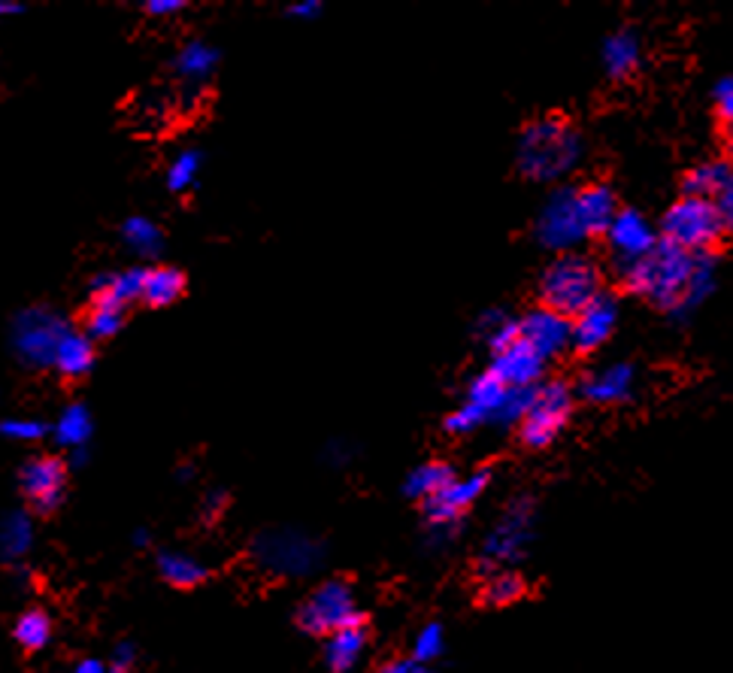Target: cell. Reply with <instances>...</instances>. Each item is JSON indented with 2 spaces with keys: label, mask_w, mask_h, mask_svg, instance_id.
I'll return each mask as SVG.
<instances>
[{
  "label": "cell",
  "mask_w": 733,
  "mask_h": 673,
  "mask_svg": "<svg viewBox=\"0 0 733 673\" xmlns=\"http://www.w3.org/2000/svg\"><path fill=\"white\" fill-rule=\"evenodd\" d=\"M697 258L700 255H688V252L670 246L667 240H661L645 258L621 265V279L640 298H649L652 304L682 313L691 279H695Z\"/></svg>",
  "instance_id": "obj_1"
},
{
  "label": "cell",
  "mask_w": 733,
  "mask_h": 673,
  "mask_svg": "<svg viewBox=\"0 0 733 673\" xmlns=\"http://www.w3.org/2000/svg\"><path fill=\"white\" fill-rule=\"evenodd\" d=\"M579 155H582L579 134L561 116L531 121L519 140V171L539 183L561 179L563 173L577 167Z\"/></svg>",
  "instance_id": "obj_2"
},
{
  "label": "cell",
  "mask_w": 733,
  "mask_h": 673,
  "mask_svg": "<svg viewBox=\"0 0 733 673\" xmlns=\"http://www.w3.org/2000/svg\"><path fill=\"white\" fill-rule=\"evenodd\" d=\"M543 304L561 313V316H579L589 304L601 298V274L591 258L563 252L558 262H551L549 270L539 282Z\"/></svg>",
  "instance_id": "obj_3"
},
{
  "label": "cell",
  "mask_w": 733,
  "mask_h": 673,
  "mask_svg": "<svg viewBox=\"0 0 733 673\" xmlns=\"http://www.w3.org/2000/svg\"><path fill=\"white\" fill-rule=\"evenodd\" d=\"M724 234V222L715 200L685 198L676 200L664 216V240L688 255H707Z\"/></svg>",
  "instance_id": "obj_4"
},
{
  "label": "cell",
  "mask_w": 733,
  "mask_h": 673,
  "mask_svg": "<svg viewBox=\"0 0 733 673\" xmlns=\"http://www.w3.org/2000/svg\"><path fill=\"white\" fill-rule=\"evenodd\" d=\"M361 622L364 616L358 613L352 585H346L342 580L322 582L298 610V625L315 637H330V634L361 625Z\"/></svg>",
  "instance_id": "obj_5"
},
{
  "label": "cell",
  "mask_w": 733,
  "mask_h": 673,
  "mask_svg": "<svg viewBox=\"0 0 733 673\" xmlns=\"http://www.w3.org/2000/svg\"><path fill=\"white\" fill-rule=\"evenodd\" d=\"M67 330L70 325L65 318L46 306L22 310L13 322L15 352L31 368H55V356H58V346L67 337Z\"/></svg>",
  "instance_id": "obj_6"
},
{
  "label": "cell",
  "mask_w": 733,
  "mask_h": 673,
  "mask_svg": "<svg viewBox=\"0 0 733 673\" xmlns=\"http://www.w3.org/2000/svg\"><path fill=\"white\" fill-rule=\"evenodd\" d=\"M573 413V392L570 385L561 380H551L534 388L531 397V407L524 413V419L519 422L522 428V440L527 446L543 449L549 446L555 437L561 434V428Z\"/></svg>",
  "instance_id": "obj_7"
},
{
  "label": "cell",
  "mask_w": 733,
  "mask_h": 673,
  "mask_svg": "<svg viewBox=\"0 0 733 673\" xmlns=\"http://www.w3.org/2000/svg\"><path fill=\"white\" fill-rule=\"evenodd\" d=\"M537 237L543 246H549V250L558 252L573 250V246H579L582 240L589 237L585 222H582V216H579L577 192H573V188H558V192L546 200V207L539 210L537 219Z\"/></svg>",
  "instance_id": "obj_8"
},
{
  "label": "cell",
  "mask_w": 733,
  "mask_h": 673,
  "mask_svg": "<svg viewBox=\"0 0 733 673\" xmlns=\"http://www.w3.org/2000/svg\"><path fill=\"white\" fill-rule=\"evenodd\" d=\"M19 486L22 495L31 503V510L39 515L55 513L67 491V464L55 455H39L22 467L19 474Z\"/></svg>",
  "instance_id": "obj_9"
},
{
  "label": "cell",
  "mask_w": 733,
  "mask_h": 673,
  "mask_svg": "<svg viewBox=\"0 0 733 673\" xmlns=\"http://www.w3.org/2000/svg\"><path fill=\"white\" fill-rule=\"evenodd\" d=\"M531 519H534L531 501H512L507 515L500 519L498 529L491 531V537L485 543V561L491 565L515 561L522 555L524 543L531 541Z\"/></svg>",
  "instance_id": "obj_10"
},
{
  "label": "cell",
  "mask_w": 733,
  "mask_h": 673,
  "mask_svg": "<svg viewBox=\"0 0 733 673\" xmlns=\"http://www.w3.org/2000/svg\"><path fill=\"white\" fill-rule=\"evenodd\" d=\"M606 243L609 250L621 258V265L640 262L658 246V234L652 222L637 210H618L613 224L606 228Z\"/></svg>",
  "instance_id": "obj_11"
},
{
  "label": "cell",
  "mask_w": 733,
  "mask_h": 673,
  "mask_svg": "<svg viewBox=\"0 0 733 673\" xmlns=\"http://www.w3.org/2000/svg\"><path fill=\"white\" fill-rule=\"evenodd\" d=\"M522 340L531 346L543 361H549V358H555L558 352H563L567 346H573V325L567 322V316L555 313L549 306L531 310V313L522 318Z\"/></svg>",
  "instance_id": "obj_12"
},
{
  "label": "cell",
  "mask_w": 733,
  "mask_h": 673,
  "mask_svg": "<svg viewBox=\"0 0 733 673\" xmlns=\"http://www.w3.org/2000/svg\"><path fill=\"white\" fill-rule=\"evenodd\" d=\"M485 486H488V471H479V474L467 476V479H455L449 489L424 501V519L431 525H437V529H445V525L458 522L461 515L476 503V498L482 495Z\"/></svg>",
  "instance_id": "obj_13"
},
{
  "label": "cell",
  "mask_w": 733,
  "mask_h": 673,
  "mask_svg": "<svg viewBox=\"0 0 733 673\" xmlns=\"http://www.w3.org/2000/svg\"><path fill=\"white\" fill-rule=\"evenodd\" d=\"M258 558H261L267 568L282 570V573H301L315 565V546L301 534H267L258 541Z\"/></svg>",
  "instance_id": "obj_14"
},
{
  "label": "cell",
  "mask_w": 733,
  "mask_h": 673,
  "mask_svg": "<svg viewBox=\"0 0 733 673\" xmlns=\"http://www.w3.org/2000/svg\"><path fill=\"white\" fill-rule=\"evenodd\" d=\"M618 322V304L613 298H606L601 294L594 304H589L573 322V349L579 352H594V349H601L609 337H613V330H616Z\"/></svg>",
  "instance_id": "obj_15"
},
{
  "label": "cell",
  "mask_w": 733,
  "mask_h": 673,
  "mask_svg": "<svg viewBox=\"0 0 733 673\" xmlns=\"http://www.w3.org/2000/svg\"><path fill=\"white\" fill-rule=\"evenodd\" d=\"M543 364H546V361H543V358L519 337L510 349H503V352L495 356L491 370H495L510 388H534V383L539 380V373H543Z\"/></svg>",
  "instance_id": "obj_16"
},
{
  "label": "cell",
  "mask_w": 733,
  "mask_h": 673,
  "mask_svg": "<svg viewBox=\"0 0 733 673\" xmlns=\"http://www.w3.org/2000/svg\"><path fill=\"white\" fill-rule=\"evenodd\" d=\"M633 388V368L630 364H606V368L589 373L579 392L594 404H618L625 401Z\"/></svg>",
  "instance_id": "obj_17"
},
{
  "label": "cell",
  "mask_w": 733,
  "mask_h": 673,
  "mask_svg": "<svg viewBox=\"0 0 733 673\" xmlns=\"http://www.w3.org/2000/svg\"><path fill=\"white\" fill-rule=\"evenodd\" d=\"M577 207L582 222H585V231L591 234H606V228L613 224V219L618 216V204L613 188L606 185H585L577 192Z\"/></svg>",
  "instance_id": "obj_18"
},
{
  "label": "cell",
  "mask_w": 733,
  "mask_h": 673,
  "mask_svg": "<svg viewBox=\"0 0 733 673\" xmlns=\"http://www.w3.org/2000/svg\"><path fill=\"white\" fill-rule=\"evenodd\" d=\"M94 344L89 334H79V330H67V337L58 346V356H55V370L61 376L79 380L94 368Z\"/></svg>",
  "instance_id": "obj_19"
},
{
  "label": "cell",
  "mask_w": 733,
  "mask_h": 673,
  "mask_svg": "<svg viewBox=\"0 0 733 673\" xmlns=\"http://www.w3.org/2000/svg\"><path fill=\"white\" fill-rule=\"evenodd\" d=\"M146 267H128L118 274H104L94 279V298H106L116 304L128 306L131 301H143Z\"/></svg>",
  "instance_id": "obj_20"
},
{
  "label": "cell",
  "mask_w": 733,
  "mask_h": 673,
  "mask_svg": "<svg viewBox=\"0 0 733 673\" xmlns=\"http://www.w3.org/2000/svg\"><path fill=\"white\" fill-rule=\"evenodd\" d=\"M364 647H366L364 622H361V625H352V628H342V631L330 634L328 643H325V664H328L334 673L352 671L354 661L361 659Z\"/></svg>",
  "instance_id": "obj_21"
},
{
  "label": "cell",
  "mask_w": 733,
  "mask_h": 673,
  "mask_svg": "<svg viewBox=\"0 0 733 673\" xmlns=\"http://www.w3.org/2000/svg\"><path fill=\"white\" fill-rule=\"evenodd\" d=\"M603 67L609 77L625 80L630 73H637L640 67V40L630 31H618L609 40L603 43Z\"/></svg>",
  "instance_id": "obj_22"
},
{
  "label": "cell",
  "mask_w": 733,
  "mask_h": 673,
  "mask_svg": "<svg viewBox=\"0 0 733 673\" xmlns=\"http://www.w3.org/2000/svg\"><path fill=\"white\" fill-rule=\"evenodd\" d=\"M219 49L210 46V43L203 40H191L185 43L183 53L176 55V73L188 82H203L210 80L212 73H216V67H219Z\"/></svg>",
  "instance_id": "obj_23"
},
{
  "label": "cell",
  "mask_w": 733,
  "mask_h": 673,
  "mask_svg": "<svg viewBox=\"0 0 733 673\" xmlns=\"http://www.w3.org/2000/svg\"><path fill=\"white\" fill-rule=\"evenodd\" d=\"M458 476L455 471L443 462H431V464H421L419 471H412L409 479L404 483V491L409 498H416V501H428L433 495H440L443 489H449L452 483H455Z\"/></svg>",
  "instance_id": "obj_24"
},
{
  "label": "cell",
  "mask_w": 733,
  "mask_h": 673,
  "mask_svg": "<svg viewBox=\"0 0 733 673\" xmlns=\"http://www.w3.org/2000/svg\"><path fill=\"white\" fill-rule=\"evenodd\" d=\"M185 291L183 270L176 267H152L146 270V286H143V301L149 306H167L173 301H179Z\"/></svg>",
  "instance_id": "obj_25"
},
{
  "label": "cell",
  "mask_w": 733,
  "mask_h": 673,
  "mask_svg": "<svg viewBox=\"0 0 733 673\" xmlns=\"http://www.w3.org/2000/svg\"><path fill=\"white\" fill-rule=\"evenodd\" d=\"M524 592H527V585H524L519 573L495 570V573L485 577L482 589H479V604H485V607H510L515 601H522Z\"/></svg>",
  "instance_id": "obj_26"
},
{
  "label": "cell",
  "mask_w": 733,
  "mask_h": 673,
  "mask_svg": "<svg viewBox=\"0 0 733 673\" xmlns=\"http://www.w3.org/2000/svg\"><path fill=\"white\" fill-rule=\"evenodd\" d=\"M731 167L724 161H707V164H697L695 171H688L685 176V195L688 198H707L715 200L721 195V188L731 179Z\"/></svg>",
  "instance_id": "obj_27"
},
{
  "label": "cell",
  "mask_w": 733,
  "mask_h": 673,
  "mask_svg": "<svg viewBox=\"0 0 733 673\" xmlns=\"http://www.w3.org/2000/svg\"><path fill=\"white\" fill-rule=\"evenodd\" d=\"M158 573L164 582H171L176 589H195L207 580V568L185 553H161L158 555Z\"/></svg>",
  "instance_id": "obj_28"
},
{
  "label": "cell",
  "mask_w": 733,
  "mask_h": 673,
  "mask_svg": "<svg viewBox=\"0 0 733 673\" xmlns=\"http://www.w3.org/2000/svg\"><path fill=\"white\" fill-rule=\"evenodd\" d=\"M94 422H92V413L82 407V404H70V407L58 416V422H55V440L67 449H85V443L92 440Z\"/></svg>",
  "instance_id": "obj_29"
},
{
  "label": "cell",
  "mask_w": 733,
  "mask_h": 673,
  "mask_svg": "<svg viewBox=\"0 0 733 673\" xmlns=\"http://www.w3.org/2000/svg\"><path fill=\"white\" fill-rule=\"evenodd\" d=\"M121 237L128 243V250H133L140 258H155L161 246H164V234L152 219L146 216H131L128 222L121 224Z\"/></svg>",
  "instance_id": "obj_30"
},
{
  "label": "cell",
  "mask_w": 733,
  "mask_h": 673,
  "mask_svg": "<svg viewBox=\"0 0 733 673\" xmlns=\"http://www.w3.org/2000/svg\"><path fill=\"white\" fill-rule=\"evenodd\" d=\"M125 325V306L116 301H106V298H94L89 306V316H85V330L92 340H109L116 337Z\"/></svg>",
  "instance_id": "obj_31"
},
{
  "label": "cell",
  "mask_w": 733,
  "mask_h": 673,
  "mask_svg": "<svg viewBox=\"0 0 733 673\" xmlns=\"http://www.w3.org/2000/svg\"><path fill=\"white\" fill-rule=\"evenodd\" d=\"M13 637L19 640V647L25 649V652H37L49 643V637H53V622L49 616L43 613V610H27L19 616L13 628Z\"/></svg>",
  "instance_id": "obj_32"
},
{
  "label": "cell",
  "mask_w": 733,
  "mask_h": 673,
  "mask_svg": "<svg viewBox=\"0 0 733 673\" xmlns=\"http://www.w3.org/2000/svg\"><path fill=\"white\" fill-rule=\"evenodd\" d=\"M479 330H482L485 344L491 346V352L498 356V352L510 349V346L522 337V322L503 316V313H488V316L482 318Z\"/></svg>",
  "instance_id": "obj_33"
},
{
  "label": "cell",
  "mask_w": 733,
  "mask_h": 673,
  "mask_svg": "<svg viewBox=\"0 0 733 673\" xmlns=\"http://www.w3.org/2000/svg\"><path fill=\"white\" fill-rule=\"evenodd\" d=\"M31 537L34 534H31L27 515L13 513L3 522V529H0V553L7 555V558H19L31 546Z\"/></svg>",
  "instance_id": "obj_34"
},
{
  "label": "cell",
  "mask_w": 733,
  "mask_h": 673,
  "mask_svg": "<svg viewBox=\"0 0 733 673\" xmlns=\"http://www.w3.org/2000/svg\"><path fill=\"white\" fill-rule=\"evenodd\" d=\"M197 171H200V152L185 149V152H179L173 159L171 167H167V188L171 192H185L197 179Z\"/></svg>",
  "instance_id": "obj_35"
},
{
  "label": "cell",
  "mask_w": 733,
  "mask_h": 673,
  "mask_svg": "<svg viewBox=\"0 0 733 673\" xmlns=\"http://www.w3.org/2000/svg\"><path fill=\"white\" fill-rule=\"evenodd\" d=\"M46 431H49V425L39 422V419H27V416L0 422V434L10 437V440H22V443L39 440V437H46Z\"/></svg>",
  "instance_id": "obj_36"
},
{
  "label": "cell",
  "mask_w": 733,
  "mask_h": 673,
  "mask_svg": "<svg viewBox=\"0 0 733 673\" xmlns=\"http://www.w3.org/2000/svg\"><path fill=\"white\" fill-rule=\"evenodd\" d=\"M437 655H443V628L433 622L428 628H421L419 637H416V661L419 664H428Z\"/></svg>",
  "instance_id": "obj_37"
},
{
  "label": "cell",
  "mask_w": 733,
  "mask_h": 673,
  "mask_svg": "<svg viewBox=\"0 0 733 673\" xmlns=\"http://www.w3.org/2000/svg\"><path fill=\"white\" fill-rule=\"evenodd\" d=\"M715 106H719L721 121L733 119V77H728V80H721L715 85Z\"/></svg>",
  "instance_id": "obj_38"
},
{
  "label": "cell",
  "mask_w": 733,
  "mask_h": 673,
  "mask_svg": "<svg viewBox=\"0 0 733 673\" xmlns=\"http://www.w3.org/2000/svg\"><path fill=\"white\" fill-rule=\"evenodd\" d=\"M715 207L721 212V222H724V231H733V173L728 185L721 188V195L715 198Z\"/></svg>",
  "instance_id": "obj_39"
},
{
  "label": "cell",
  "mask_w": 733,
  "mask_h": 673,
  "mask_svg": "<svg viewBox=\"0 0 733 673\" xmlns=\"http://www.w3.org/2000/svg\"><path fill=\"white\" fill-rule=\"evenodd\" d=\"M183 7H185L183 0H149L143 10L149 15H173L179 13Z\"/></svg>",
  "instance_id": "obj_40"
},
{
  "label": "cell",
  "mask_w": 733,
  "mask_h": 673,
  "mask_svg": "<svg viewBox=\"0 0 733 673\" xmlns=\"http://www.w3.org/2000/svg\"><path fill=\"white\" fill-rule=\"evenodd\" d=\"M294 19H303V22H310V19H315V15L322 13V3L318 0H301V3H294L289 10Z\"/></svg>",
  "instance_id": "obj_41"
},
{
  "label": "cell",
  "mask_w": 733,
  "mask_h": 673,
  "mask_svg": "<svg viewBox=\"0 0 733 673\" xmlns=\"http://www.w3.org/2000/svg\"><path fill=\"white\" fill-rule=\"evenodd\" d=\"M382 673H428L424 668H421L419 661H392V664H385L382 668Z\"/></svg>",
  "instance_id": "obj_42"
},
{
  "label": "cell",
  "mask_w": 733,
  "mask_h": 673,
  "mask_svg": "<svg viewBox=\"0 0 733 673\" xmlns=\"http://www.w3.org/2000/svg\"><path fill=\"white\" fill-rule=\"evenodd\" d=\"M73 673H109V668H106L104 661L85 659V661H79L77 668H73Z\"/></svg>",
  "instance_id": "obj_43"
},
{
  "label": "cell",
  "mask_w": 733,
  "mask_h": 673,
  "mask_svg": "<svg viewBox=\"0 0 733 673\" xmlns=\"http://www.w3.org/2000/svg\"><path fill=\"white\" fill-rule=\"evenodd\" d=\"M19 10H22L19 3H3V0H0V15H13L19 13Z\"/></svg>",
  "instance_id": "obj_44"
},
{
  "label": "cell",
  "mask_w": 733,
  "mask_h": 673,
  "mask_svg": "<svg viewBox=\"0 0 733 673\" xmlns=\"http://www.w3.org/2000/svg\"><path fill=\"white\" fill-rule=\"evenodd\" d=\"M724 140H728V149L733 152V119L724 121Z\"/></svg>",
  "instance_id": "obj_45"
},
{
  "label": "cell",
  "mask_w": 733,
  "mask_h": 673,
  "mask_svg": "<svg viewBox=\"0 0 733 673\" xmlns=\"http://www.w3.org/2000/svg\"><path fill=\"white\" fill-rule=\"evenodd\" d=\"M109 673H125V671H116V668H109Z\"/></svg>",
  "instance_id": "obj_46"
}]
</instances>
